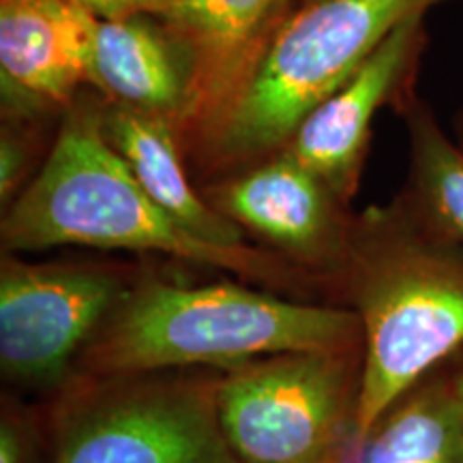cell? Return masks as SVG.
I'll return each instance as SVG.
<instances>
[{
  "instance_id": "6da1fadb",
  "label": "cell",
  "mask_w": 463,
  "mask_h": 463,
  "mask_svg": "<svg viewBox=\"0 0 463 463\" xmlns=\"http://www.w3.org/2000/svg\"><path fill=\"white\" fill-rule=\"evenodd\" d=\"M101 95L84 90L62 114L48 157L5 208L3 253L90 247L150 253L225 270L251 286L311 300L331 294L316 275L253 242L202 241L159 206L109 146L99 120Z\"/></svg>"
},
{
  "instance_id": "7a4b0ae2",
  "label": "cell",
  "mask_w": 463,
  "mask_h": 463,
  "mask_svg": "<svg viewBox=\"0 0 463 463\" xmlns=\"http://www.w3.org/2000/svg\"><path fill=\"white\" fill-rule=\"evenodd\" d=\"M331 294L345 300L363 328L350 438L358 439L463 345V247L399 195L352 219Z\"/></svg>"
},
{
  "instance_id": "3957f363",
  "label": "cell",
  "mask_w": 463,
  "mask_h": 463,
  "mask_svg": "<svg viewBox=\"0 0 463 463\" xmlns=\"http://www.w3.org/2000/svg\"><path fill=\"white\" fill-rule=\"evenodd\" d=\"M352 347H363V328L350 307L247 281L191 286L136 275L86 344L73 378L230 369L281 352Z\"/></svg>"
},
{
  "instance_id": "277c9868",
  "label": "cell",
  "mask_w": 463,
  "mask_h": 463,
  "mask_svg": "<svg viewBox=\"0 0 463 463\" xmlns=\"http://www.w3.org/2000/svg\"><path fill=\"white\" fill-rule=\"evenodd\" d=\"M447 0H292L217 125L187 153L215 181L286 146L391 33Z\"/></svg>"
},
{
  "instance_id": "5b68a950",
  "label": "cell",
  "mask_w": 463,
  "mask_h": 463,
  "mask_svg": "<svg viewBox=\"0 0 463 463\" xmlns=\"http://www.w3.org/2000/svg\"><path fill=\"white\" fill-rule=\"evenodd\" d=\"M222 369L73 378L52 414L50 463H241L222 431Z\"/></svg>"
},
{
  "instance_id": "8992f818",
  "label": "cell",
  "mask_w": 463,
  "mask_h": 463,
  "mask_svg": "<svg viewBox=\"0 0 463 463\" xmlns=\"http://www.w3.org/2000/svg\"><path fill=\"white\" fill-rule=\"evenodd\" d=\"M363 347L298 350L222 369L217 410L241 463L341 461L354 430Z\"/></svg>"
},
{
  "instance_id": "52a82bcc",
  "label": "cell",
  "mask_w": 463,
  "mask_h": 463,
  "mask_svg": "<svg viewBox=\"0 0 463 463\" xmlns=\"http://www.w3.org/2000/svg\"><path fill=\"white\" fill-rule=\"evenodd\" d=\"M136 279L101 262H0V369L22 389L62 391L75 363Z\"/></svg>"
},
{
  "instance_id": "ba28073f",
  "label": "cell",
  "mask_w": 463,
  "mask_h": 463,
  "mask_svg": "<svg viewBox=\"0 0 463 463\" xmlns=\"http://www.w3.org/2000/svg\"><path fill=\"white\" fill-rule=\"evenodd\" d=\"M200 191L208 204L253 236L260 247L316 275L331 292L354 213L292 155L279 150L208 181Z\"/></svg>"
},
{
  "instance_id": "9c48e42d",
  "label": "cell",
  "mask_w": 463,
  "mask_h": 463,
  "mask_svg": "<svg viewBox=\"0 0 463 463\" xmlns=\"http://www.w3.org/2000/svg\"><path fill=\"white\" fill-rule=\"evenodd\" d=\"M425 48V15L410 17L344 86L305 116L281 148L322 178L345 206L358 194L375 116L414 95Z\"/></svg>"
},
{
  "instance_id": "30bf717a",
  "label": "cell",
  "mask_w": 463,
  "mask_h": 463,
  "mask_svg": "<svg viewBox=\"0 0 463 463\" xmlns=\"http://www.w3.org/2000/svg\"><path fill=\"white\" fill-rule=\"evenodd\" d=\"M99 17L78 0H0L3 118L50 120L99 92Z\"/></svg>"
},
{
  "instance_id": "8fae6325",
  "label": "cell",
  "mask_w": 463,
  "mask_h": 463,
  "mask_svg": "<svg viewBox=\"0 0 463 463\" xmlns=\"http://www.w3.org/2000/svg\"><path fill=\"white\" fill-rule=\"evenodd\" d=\"M292 0H172L161 17L187 52L191 109L184 155L206 136L256 65Z\"/></svg>"
},
{
  "instance_id": "7c38bea8",
  "label": "cell",
  "mask_w": 463,
  "mask_h": 463,
  "mask_svg": "<svg viewBox=\"0 0 463 463\" xmlns=\"http://www.w3.org/2000/svg\"><path fill=\"white\" fill-rule=\"evenodd\" d=\"M99 120L109 146L150 198L178 223L213 245H247L245 232L208 204L202 191L191 183L181 133L172 120L103 97Z\"/></svg>"
},
{
  "instance_id": "4fadbf2b",
  "label": "cell",
  "mask_w": 463,
  "mask_h": 463,
  "mask_svg": "<svg viewBox=\"0 0 463 463\" xmlns=\"http://www.w3.org/2000/svg\"><path fill=\"white\" fill-rule=\"evenodd\" d=\"M95 61L103 99L164 116L183 131L191 109V67L161 17L99 20Z\"/></svg>"
},
{
  "instance_id": "5bb4252c",
  "label": "cell",
  "mask_w": 463,
  "mask_h": 463,
  "mask_svg": "<svg viewBox=\"0 0 463 463\" xmlns=\"http://www.w3.org/2000/svg\"><path fill=\"white\" fill-rule=\"evenodd\" d=\"M463 369L431 372L364 433L341 463H461Z\"/></svg>"
},
{
  "instance_id": "9a60e30c",
  "label": "cell",
  "mask_w": 463,
  "mask_h": 463,
  "mask_svg": "<svg viewBox=\"0 0 463 463\" xmlns=\"http://www.w3.org/2000/svg\"><path fill=\"white\" fill-rule=\"evenodd\" d=\"M410 142V172L402 198L433 230L463 247V144L453 142L419 95L395 109Z\"/></svg>"
},
{
  "instance_id": "2e32d148",
  "label": "cell",
  "mask_w": 463,
  "mask_h": 463,
  "mask_svg": "<svg viewBox=\"0 0 463 463\" xmlns=\"http://www.w3.org/2000/svg\"><path fill=\"white\" fill-rule=\"evenodd\" d=\"M48 120L3 118L0 131V202L3 211L34 176L42 157V125Z\"/></svg>"
},
{
  "instance_id": "e0dca14e",
  "label": "cell",
  "mask_w": 463,
  "mask_h": 463,
  "mask_svg": "<svg viewBox=\"0 0 463 463\" xmlns=\"http://www.w3.org/2000/svg\"><path fill=\"white\" fill-rule=\"evenodd\" d=\"M0 463H37V431L24 410L5 405L0 416Z\"/></svg>"
},
{
  "instance_id": "ac0fdd59",
  "label": "cell",
  "mask_w": 463,
  "mask_h": 463,
  "mask_svg": "<svg viewBox=\"0 0 463 463\" xmlns=\"http://www.w3.org/2000/svg\"><path fill=\"white\" fill-rule=\"evenodd\" d=\"M99 20H118L129 15H157L164 17L172 7V0H78Z\"/></svg>"
},
{
  "instance_id": "d6986e66",
  "label": "cell",
  "mask_w": 463,
  "mask_h": 463,
  "mask_svg": "<svg viewBox=\"0 0 463 463\" xmlns=\"http://www.w3.org/2000/svg\"><path fill=\"white\" fill-rule=\"evenodd\" d=\"M457 133H459V142L463 144V108L459 112V118H457Z\"/></svg>"
},
{
  "instance_id": "ffe728a7",
  "label": "cell",
  "mask_w": 463,
  "mask_h": 463,
  "mask_svg": "<svg viewBox=\"0 0 463 463\" xmlns=\"http://www.w3.org/2000/svg\"><path fill=\"white\" fill-rule=\"evenodd\" d=\"M461 463H463V453H461Z\"/></svg>"
},
{
  "instance_id": "44dd1931",
  "label": "cell",
  "mask_w": 463,
  "mask_h": 463,
  "mask_svg": "<svg viewBox=\"0 0 463 463\" xmlns=\"http://www.w3.org/2000/svg\"><path fill=\"white\" fill-rule=\"evenodd\" d=\"M335 463H341V461H335Z\"/></svg>"
}]
</instances>
